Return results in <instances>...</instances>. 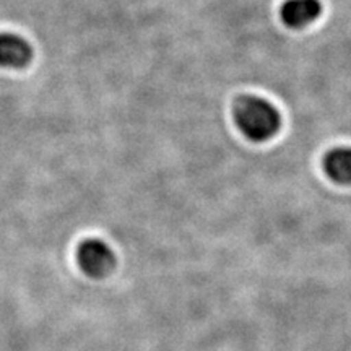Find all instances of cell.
Returning a JSON list of instances; mask_svg holds the SVG:
<instances>
[{
    "label": "cell",
    "instance_id": "2",
    "mask_svg": "<svg viewBox=\"0 0 351 351\" xmlns=\"http://www.w3.org/2000/svg\"><path fill=\"white\" fill-rule=\"evenodd\" d=\"M77 261L80 269L91 278H103L116 265V257L106 243L99 239H86L78 245Z\"/></svg>",
    "mask_w": 351,
    "mask_h": 351
},
{
    "label": "cell",
    "instance_id": "1",
    "mask_svg": "<svg viewBox=\"0 0 351 351\" xmlns=\"http://www.w3.org/2000/svg\"><path fill=\"white\" fill-rule=\"evenodd\" d=\"M234 121L252 142H265L280 129V114L269 101L258 96H243L234 104Z\"/></svg>",
    "mask_w": 351,
    "mask_h": 351
},
{
    "label": "cell",
    "instance_id": "5",
    "mask_svg": "<svg viewBox=\"0 0 351 351\" xmlns=\"http://www.w3.org/2000/svg\"><path fill=\"white\" fill-rule=\"evenodd\" d=\"M324 168L332 181L351 184V148H335L326 156Z\"/></svg>",
    "mask_w": 351,
    "mask_h": 351
},
{
    "label": "cell",
    "instance_id": "3",
    "mask_svg": "<svg viewBox=\"0 0 351 351\" xmlns=\"http://www.w3.org/2000/svg\"><path fill=\"white\" fill-rule=\"evenodd\" d=\"M33 49L29 43L19 34H0V67L23 69L32 62Z\"/></svg>",
    "mask_w": 351,
    "mask_h": 351
},
{
    "label": "cell",
    "instance_id": "4",
    "mask_svg": "<svg viewBox=\"0 0 351 351\" xmlns=\"http://www.w3.org/2000/svg\"><path fill=\"white\" fill-rule=\"evenodd\" d=\"M320 15L319 0H288L282 7V20L289 28H304Z\"/></svg>",
    "mask_w": 351,
    "mask_h": 351
}]
</instances>
